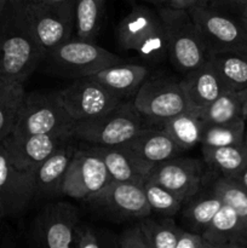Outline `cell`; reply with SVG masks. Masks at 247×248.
Instances as JSON below:
<instances>
[{"instance_id": "obj_1", "label": "cell", "mask_w": 247, "mask_h": 248, "mask_svg": "<svg viewBox=\"0 0 247 248\" xmlns=\"http://www.w3.org/2000/svg\"><path fill=\"white\" fill-rule=\"evenodd\" d=\"M43 61L26 0H7L0 10V78L24 84Z\"/></svg>"}, {"instance_id": "obj_2", "label": "cell", "mask_w": 247, "mask_h": 248, "mask_svg": "<svg viewBox=\"0 0 247 248\" xmlns=\"http://www.w3.org/2000/svg\"><path fill=\"white\" fill-rule=\"evenodd\" d=\"M157 12L166 34L167 56L174 67L188 73L202 65L208 52L188 10L165 5L159 6Z\"/></svg>"}, {"instance_id": "obj_3", "label": "cell", "mask_w": 247, "mask_h": 248, "mask_svg": "<svg viewBox=\"0 0 247 248\" xmlns=\"http://www.w3.org/2000/svg\"><path fill=\"white\" fill-rule=\"evenodd\" d=\"M118 43L123 50L135 51L144 60L160 62L167 57L164 23L159 12L145 5H135L120 21Z\"/></svg>"}, {"instance_id": "obj_4", "label": "cell", "mask_w": 247, "mask_h": 248, "mask_svg": "<svg viewBox=\"0 0 247 248\" xmlns=\"http://www.w3.org/2000/svg\"><path fill=\"white\" fill-rule=\"evenodd\" d=\"M147 127L145 119L136 109L133 102L123 101L102 115L75 121L73 135L89 144H125Z\"/></svg>"}, {"instance_id": "obj_5", "label": "cell", "mask_w": 247, "mask_h": 248, "mask_svg": "<svg viewBox=\"0 0 247 248\" xmlns=\"http://www.w3.org/2000/svg\"><path fill=\"white\" fill-rule=\"evenodd\" d=\"M74 123L58 92H31L26 94L10 136L18 138L38 133H73Z\"/></svg>"}, {"instance_id": "obj_6", "label": "cell", "mask_w": 247, "mask_h": 248, "mask_svg": "<svg viewBox=\"0 0 247 248\" xmlns=\"http://www.w3.org/2000/svg\"><path fill=\"white\" fill-rule=\"evenodd\" d=\"M208 56L218 52H247V31L240 19L211 9L207 4L188 9Z\"/></svg>"}, {"instance_id": "obj_7", "label": "cell", "mask_w": 247, "mask_h": 248, "mask_svg": "<svg viewBox=\"0 0 247 248\" xmlns=\"http://www.w3.org/2000/svg\"><path fill=\"white\" fill-rule=\"evenodd\" d=\"M53 72L65 77L82 78L93 73L123 63L125 61L110 51L101 47L96 43L69 39L46 55Z\"/></svg>"}, {"instance_id": "obj_8", "label": "cell", "mask_w": 247, "mask_h": 248, "mask_svg": "<svg viewBox=\"0 0 247 248\" xmlns=\"http://www.w3.org/2000/svg\"><path fill=\"white\" fill-rule=\"evenodd\" d=\"M132 102L145 121L154 124H162L188 110V102L181 81L170 78H147L136 92Z\"/></svg>"}, {"instance_id": "obj_9", "label": "cell", "mask_w": 247, "mask_h": 248, "mask_svg": "<svg viewBox=\"0 0 247 248\" xmlns=\"http://www.w3.org/2000/svg\"><path fill=\"white\" fill-rule=\"evenodd\" d=\"M36 195L35 169H23L15 164L0 143V218L19 215Z\"/></svg>"}, {"instance_id": "obj_10", "label": "cell", "mask_w": 247, "mask_h": 248, "mask_svg": "<svg viewBox=\"0 0 247 248\" xmlns=\"http://www.w3.org/2000/svg\"><path fill=\"white\" fill-rule=\"evenodd\" d=\"M58 93L74 121L96 118L123 102L91 77L77 78Z\"/></svg>"}, {"instance_id": "obj_11", "label": "cell", "mask_w": 247, "mask_h": 248, "mask_svg": "<svg viewBox=\"0 0 247 248\" xmlns=\"http://www.w3.org/2000/svg\"><path fill=\"white\" fill-rule=\"evenodd\" d=\"M77 223V210L72 203L65 201L48 203L34 222V244L45 248H73Z\"/></svg>"}, {"instance_id": "obj_12", "label": "cell", "mask_w": 247, "mask_h": 248, "mask_svg": "<svg viewBox=\"0 0 247 248\" xmlns=\"http://www.w3.org/2000/svg\"><path fill=\"white\" fill-rule=\"evenodd\" d=\"M110 182L108 170L98 155L89 148H77L65 172L61 194L87 200Z\"/></svg>"}, {"instance_id": "obj_13", "label": "cell", "mask_w": 247, "mask_h": 248, "mask_svg": "<svg viewBox=\"0 0 247 248\" xmlns=\"http://www.w3.org/2000/svg\"><path fill=\"white\" fill-rule=\"evenodd\" d=\"M87 201L106 215L119 219H140L152 213L143 186L136 183L110 181Z\"/></svg>"}, {"instance_id": "obj_14", "label": "cell", "mask_w": 247, "mask_h": 248, "mask_svg": "<svg viewBox=\"0 0 247 248\" xmlns=\"http://www.w3.org/2000/svg\"><path fill=\"white\" fill-rule=\"evenodd\" d=\"M26 7L44 58L53 48L69 40L74 29V14L58 11L39 0H26Z\"/></svg>"}, {"instance_id": "obj_15", "label": "cell", "mask_w": 247, "mask_h": 248, "mask_svg": "<svg viewBox=\"0 0 247 248\" xmlns=\"http://www.w3.org/2000/svg\"><path fill=\"white\" fill-rule=\"evenodd\" d=\"M148 178L173 191L185 202L202 186V164L198 159L174 156L154 166Z\"/></svg>"}, {"instance_id": "obj_16", "label": "cell", "mask_w": 247, "mask_h": 248, "mask_svg": "<svg viewBox=\"0 0 247 248\" xmlns=\"http://www.w3.org/2000/svg\"><path fill=\"white\" fill-rule=\"evenodd\" d=\"M120 145L125 148L138 167L148 176L154 166L177 156L182 152L162 127L153 128L147 126L136 137Z\"/></svg>"}, {"instance_id": "obj_17", "label": "cell", "mask_w": 247, "mask_h": 248, "mask_svg": "<svg viewBox=\"0 0 247 248\" xmlns=\"http://www.w3.org/2000/svg\"><path fill=\"white\" fill-rule=\"evenodd\" d=\"M73 133H38L15 138L7 136L2 144L15 164L23 169H35L62 145L72 140Z\"/></svg>"}, {"instance_id": "obj_18", "label": "cell", "mask_w": 247, "mask_h": 248, "mask_svg": "<svg viewBox=\"0 0 247 248\" xmlns=\"http://www.w3.org/2000/svg\"><path fill=\"white\" fill-rule=\"evenodd\" d=\"M181 84L188 102V110L199 115L208 104L212 103L225 89H228L210 58L199 68L185 73Z\"/></svg>"}, {"instance_id": "obj_19", "label": "cell", "mask_w": 247, "mask_h": 248, "mask_svg": "<svg viewBox=\"0 0 247 248\" xmlns=\"http://www.w3.org/2000/svg\"><path fill=\"white\" fill-rule=\"evenodd\" d=\"M201 234L213 248H247V224L227 203Z\"/></svg>"}, {"instance_id": "obj_20", "label": "cell", "mask_w": 247, "mask_h": 248, "mask_svg": "<svg viewBox=\"0 0 247 248\" xmlns=\"http://www.w3.org/2000/svg\"><path fill=\"white\" fill-rule=\"evenodd\" d=\"M148 75L149 70L144 65L123 62L103 68L89 77L103 85L114 96L125 101L130 96H135Z\"/></svg>"}, {"instance_id": "obj_21", "label": "cell", "mask_w": 247, "mask_h": 248, "mask_svg": "<svg viewBox=\"0 0 247 248\" xmlns=\"http://www.w3.org/2000/svg\"><path fill=\"white\" fill-rule=\"evenodd\" d=\"M74 142L75 138H73L35 167L36 194L53 196L61 193L65 172L77 149Z\"/></svg>"}, {"instance_id": "obj_22", "label": "cell", "mask_w": 247, "mask_h": 248, "mask_svg": "<svg viewBox=\"0 0 247 248\" xmlns=\"http://www.w3.org/2000/svg\"><path fill=\"white\" fill-rule=\"evenodd\" d=\"M87 148L101 157L108 170L110 181L143 186L148 178V174L138 167L123 145L90 144Z\"/></svg>"}, {"instance_id": "obj_23", "label": "cell", "mask_w": 247, "mask_h": 248, "mask_svg": "<svg viewBox=\"0 0 247 248\" xmlns=\"http://www.w3.org/2000/svg\"><path fill=\"white\" fill-rule=\"evenodd\" d=\"M184 219L196 232H202L224 205L222 199L215 193L208 183V188L200 190L183 203Z\"/></svg>"}, {"instance_id": "obj_24", "label": "cell", "mask_w": 247, "mask_h": 248, "mask_svg": "<svg viewBox=\"0 0 247 248\" xmlns=\"http://www.w3.org/2000/svg\"><path fill=\"white\" fill-rule=\"evenodd\" d=\"M26 94L23 82L0 78V143L14 131Z\"/></svg>"}, {"instance_id": "obj_25", "label": "cell", "mask_w": 247, "mask_h": 248, "mask_svg": "<svg viewBox=\"0 0 247 248\" xmlns=\"http://www.w3.org/2000/svg\"><path fill=\"white\" fill-rule=\"evenodd\" d=\"M161 127L181 150H186L200 144L205 123L199 114L185 110L164 121Z\"/></svg>"}, {"instance_id": "obj_26", "label": "cell", "mask_w": 247, "mask_h": 248, "mask_svg": "<svg viewBox=\"0 0 247 248\" xmlns=\"http://www.w3.org/2000/svg\"><path fill=\"white\" fill-rule=\"evenodd\" d=\"M245 90L225 89L215 101L208 104L200 116L207 125L212 124H228L245 119L244 116Z\"/></svg>"}, {"instance_id": "obj_27", "label": "cell", "mask_w": 247, "mask_h": 248, "mask_svg": "<svg viewBox=\"0 0 247 248\" xmlns=\"http://www.w3.org/2000/svg\"><path fill=\"white\" fill-rule=\"evenodd\" d=\"M203 160L217 173L232 177L247 166V150L244 144L227 147L201 145Z\"/></svg>"}, {"instance_id": "obj_28", "label": "cell", "mask_w": 247, "mask_h": 248, "mask_svg": "<svg viewBox=\"0 0 247 248\" xmlns=\"http://www.w3.org/2000/svg\"><path fill=\"white\" fill-rule=\"evenodd\" d=\"M208 58L228 89L247 90V52H218Z\"/></svg>"}, {"instance_id": "obj_29", "label": "cell", "mask_w": 247, "mask_h": 248, "mask_svg": "<svg viewBox=\"0 0 247 248\" xmlns=\"http://www.w3.org/2000/svg\"><path fill=\"white\" fill-rule=\"evenodd\" d=\"M106 0H75V39L94 43L101 29Z\"/></svg>"}, {"instance_id": "obj_30", "label": "cell", "mask_w": 247, "mask_h": 248, "mask_svg": "<svg viewBox=\"0 0 247 248\" xmlns=\"http://www.w3.org/2000/svg\"><path fill=\"white\" fill-rule=\"evenodd\" d=\"M246 120L234 121L228 124H205L201 145L205 147H227V145L244 144V135Z\"/></svg>"}, {"instance_id": "obj_31", "label": "cell", "mask_w": 247, "mask_h": 248, "mask_svg": "<svg viewBox=\"0 0 247 248\" xmlns=\"http://www.w3.org/2000/svg\"><path fill=\"white\" fill-rule=\"evenodd\" d=\"M211 188L223 200V202L232 208L236 215L247 224V190L230 177L216 174L208 181Z\"/></svg>"}, {"instance_id": "obj_32", "label": "cell", "mask_w": 247, "mask_h": 248, "mask_svg": "<svg viewBox=\"0 0 247 248\" xmlns=\"http://www.w3.org/2000/svg\"><path fill=\"white\" fill-rule=\"evenodd\" d=\"M145 198L150 210L165 216H174L183 206L184 201L173 191L169 190L157 182L147 178L143 184Z\"/></svg>"}, {"instance_id": "obj_33", "label": "cell", "mask_w": 247, "mask_h": 248, "mask_svg": "<svg viewBox=\"0 0 247 248\" xmlns=\"http://www.w3.org/2000/svg\"><path fill=\"white\" fill-rule=\"evenodd\" d=\"M139 224L152 248H176L177 236L181 228L173 220L165 219L156 222L148 217L140 218Z\"/></svg>"}, {"instance_id": "obj_34", "label": "cell", "mask_w": 247, "mask_h": 248, "mask_svg": "<svg viewBox=\"0 0 247 248\" xmlns=\"http://www.w3.org/2000/svg\"><path fill=\"white\" fill-rule=\"evenodd\" d=\"M115 235L94 228L86 223H77L73 240V248L118 247Z\"/></svg>"}, {"instance_id": "obj_35", "label": "cell", "mask_w": 247, "mask_h": 248, "mask_svg": "<svg viewBox=\"0 0 247 248\" xmlns=\"http://www.w3.org/2000/svg\"><path fill=\"white\" fill-rule=\"evenodd\" d=\"M116 241L120 248H152L139 222L123 230L116 237Z\"/></svg>"}, {"instance_id": "obj_36", "label": "cell", "mask_w": 247, "mask_h": 248, "mask_svg": "<svg viewBox=\"0 0 247 248\" xmlns=\"http://www.w3.org/2000/svg\"><path fill=\"white\" fill-rule=\"evenodd\" d=\"M176 248H213L201 232H189L179 229Z\"/></svg>"}, {"instance_id": "obj_37", "label": "cell", "mask_w": 247, "mask_h": 248, "mask_svg": "<svg viewBox=\"0 0 247 248\" xmlns=\"http://www.w3.org/2000/svg\"><path fill=\"white\" fill-rule=\"evenodd\" d=\"M39 1L52 7V9L58 10V11L74 14L75 0H39Z\"/></svg>"}, {"instance_id": "obj_38", "label": "cell", "mask_w": 247, "mask_h": 248, "mask_svg": "<svg viewBox=\"0 0 247 248\" xmlns=\"http://www.w3.org/2000/svg\"><path fill=\"white\" fill-rule=\"evenodd\" d=\"M167 6L174 7V9H190L195 5L206 4L207 0H165Z\"/></svg>"}, {"instance_id": "obj_39", "label": "cell", "mask_w": 247, "mask_h": 248, "mask_svg": "<svg viewBox=\"0 0 247 248\" xmlns=\"http://www.w3.org/2000/svg\"><path fill=\"white\" fill-rule=\"evenodd\" d=\"M213 1L218 2V4L227 5V6L237 7V9H240V10L247 5V0H213Z\"/></svg>"}, {"instance_id": "obj_40", "label": "cell", "mask_w": 247, "mask_h": 248, "mask_svg": "<svg viewBox=\"0 0 247 248\" xmlns=\"http://www.w3.org/2000/svg\"><path fill=\"white\" fill-rule=\"evenodd\" d=\"M230 178L235 179V181H236L240 186H242L247 190V166H245L244 169L239 172V173H236L235 176L230 177Z\"/></svg>"}, {"instance_id": "obj_41", "label": "cell", "mask_w": 247, "mask_h": 248, "mask_svg": "<svg viewBox=\"0 0 247 248\" xmlns=\"http://www.w3.org/2000/svg\"><path fill=\"white\" fill-rule=\"evenodd\" d=\"M240 22L244 26L245 31H247V5L240 10Z\"/></svg>"}, {"instance_id": "obj_42", "label": "cell", "mask_w": 247, "mask_h": 248, "mask_svg": "<svg viewBox=\"0 0 247 248\" xmlns=\"http://www.w3.org/2000/svg\"><path fill=\"white\" fill-rule=\"evenodd\" d=\"M143 1L150 2L153 5H156V6H165L166 5V1L165 0H143Z\"/></svg>"}, {"instance_id": "obj_43", "label": "cell", "mask_w": 247, "mask_h": 248, "mask_svg": "<svg viewBox=\"0 0 247 248\" xmlns=\"http://www.w3.org/2000/svg\"><path fill=\"white\" fill-rule=\"evenodd\" d=\"M244 116L247 120V90H245V104H244Z\"/></svg>"}, {"instance_id": "obj_44", "label": "cell", "mask_w": 247, "mask_h": 248, "mask_svg": "<svg viewBox=\"0 0 247 248\" xmlns=\"http://www.w3.org/2000/svg\"><path fill=\"white\" fill-rule=\"evenodd\" d=\"M244 145L247 150V120H246V126H245V135H244Z\"/></svg>"}, {"instance_id": "obj_45", "label": "cell", "mask_w": 247, "mask_h": 248, "mask_svg": "<svg viewBox=\"0 0 247 248\" xmlns=\"http://www.w3.org/2000/svg\"><path fill=\"white\" fill-rule=\"evenodd\" d=\"M6 1H7V0H0V10H1V7L4 6L5 2H6Z\"/></svg>"}, {"instance_id": "obj_46", "label": "cell", "mask_w": 247, "mask_h": 248, "mask_svg": "<svg viewBox=\"0 0 247 248\" xmlns=\"http://www.w3.org/2000/svg\"><path fill=\"white\" fill-rule=\"evenodd\" d=\"M0 222H1V218H0Z\"/></svg>"}]
</instances>
